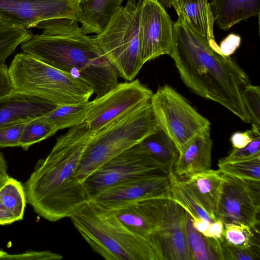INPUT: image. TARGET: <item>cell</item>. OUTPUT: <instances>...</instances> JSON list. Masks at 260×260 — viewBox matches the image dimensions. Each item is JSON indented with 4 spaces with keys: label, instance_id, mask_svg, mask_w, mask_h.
<instances>
[{
    "label": "cell",
    "instance_id": "obj_25",
    "mask_svg": "<svg viewBox=\"0 0 260 260\" xmlns=\"http://www.w3.org/2000/svg\"><path fill=\"white\" fill-rule=\"evenodd\" d=\"M90 102L56 106L43 117L58 131L71 128L84 121Z\"/></svg>",
    "mask_w": 260,
    "mask_h": 260
},
{
    "label": "cell",
    "instance_id": "obj_16",
    "mask_svg": "<svg viewBox=\"0 0 260 260\" xmlns=\"http://www.w3.org/2000/svg\"><path fill=\"white\" fill-rule=\"evenodd\" d=\"M56 106L35 95L14 90L0 98V127L44 116Z\"/></svg>",
    "mask_w": 260,
    "mask_h": 260
},
{
    "label": "cell",
    "instance_id": "obj_23",
    "mask_svg": "<svg viewBox=\"0 0 260 260\" xmlns=\"http://www.w3.org/2000/svg\"><path fill=\"white\" fill-rule=\"evenodd\" d=\"M140 144L154 159L168 170L169 173L174 171L179 153L174 143L160 127Z\"/></svg>",
    "mask_w": 260,
    "mask_h": 260
},
{
    "label": "cell",
    "instance_id": "obj_5",
    "mask_svg": "<svg viewBox=\"0 0 260 260\" xmlns=\"http://www.w3.org/2000/svg\"><path fill=\"white\" fill-rule=\"evenodd\" d=\"M159 126L150 101L135 108L95 133L83 155L78 178L83 183L107 161L140 143Z\"/></svg>",
    "mask_w": 260,
    "mask_h": 260
},
{
    "label": "cell",
    "instance_id": "obj_13",
    "mask_svg": "<svg viewBox=\"0 0 260 260\" xmlns=\"http://www.w3.org/2000/svg\"><path fill=\"white\" fill-rule=\"evenodd\" d=\"M186 215L171 197L156 198L154 236L163 260H191L186 234Z\"/></svg>",
    "mask_w": 260,
    "mask_h": 260
},
{
    "label": "cell",
    "instance_id": "obj_29",
    "mask_svg": "<svg viewBox=\"0 0 260 260\" xmlns=\"http://www.w3.org/2000/svg\"><path fill=\"white\" fill-rule=\"evenodd\" d=\"M250 227L235 223L224 224V237L230 244L243 248L259 245L256 243L255 235Z\"/></svg>",
    "mask_w": 260,
    "mask_h": 260
},
{
    "label": "cell",
    "instance_id": "obj_44",
    "mask_svg": "<svg viewBox=\"0 0 260 260\" xmlns=\"http://www.w3.org/2000/svg\"><path fill=\"white\" fill-rule=\"evenodd\" d=\"M79 3H80L82 0H75Z\"/></svg>",
    "mask_w": 260,
    "mask_h": 260
},
{
    "label": "cell",
    "instance_id": "obj_11",
    "mask_svg": "<svg viewBox=\"0 0 260 260\" xmlns=\"http://www.w3.org/2000/svg\"><path fill=\"white\" fill-rule=\"evenodd\" d=\"M215 215L225 223L242 224L256 231L259 223V181L243 180L221 173Z\"/></svg>",
    "mask_w": 260,
    "mask_h": 260
},
{
    "label": "cell",
    "instance_id": "obj_18",
    "mask_svg": "<svg viewBox=\"0 0 260 260\" xmlns=\"http://www.w3.org/2000/svg\"><path fill=\"white\" fill-rule=\"evenodd\" d=\"M221 173L210 169L193 174L182 182L214 221L221 185Z\"/></svg>",
    "mask_w": 260,
    "mask_h": 260
},
{
    "label": "cell",
    "instance_id": "obj_21",
    "mask_svg": "<svg viewBox=\"0 0 260 260\" xmlns=\"http://www.w3.org/2000/svg\"><path fill=\"white\" fill-rule=\"evenodd\" d=\"M123 0H82L77 19L83 32L99 34L121 6Z\"/></svg>",
    "mask_w": 260,
    "mask_h": 260
},
{
    "label": "cell",
    "instance_id": "obj_42",
    "mask_svg": "<svg viewBox=\"0 0 260 260\" xmlns=\"http://www.w3.org/2000/svg\"><path fill=\"white\" fill-rule=\"evenodd\" d=\"M165 8H170L176 0H158Z\"/></svg>",
    "mask_w": 260,
    "mask_h": 260
},
{
    "label": "cell",
    "instance_id": "obj_32",
    "mask_svg": "<svg viewBox=\"0 0 260 260\" xmlns=\"http://www.w3.org/2000/svg\"><path fill=\"white\" fill-rule=\"evenodd\" d=\"M260 155V135H256L248 145L241 148H233L226 156L218 162H232L249 159Z\"/></svg>",
    "mask_w": 260,
    "mask_h": 260
},
{
    "label": "cell",
    "instance_id": "obj_15",
    "mask_svg": "<svg viewBox=\"0 0 260 260\" xmlns=\"http://www.w3.org/2000/svg\"><path fill=\"white\" fill-rule=\"evenodd\" d=\"M167 175L139 177L106 189L91 199L113 209L131 203L154 198L170 197Z\"/></svg>",
    "mask_w": 260,
    "mask_h": 260
},
{
    "label": "cell",
    "instance_id": "obj_2",
    "mask_svg": "<svg viewBox=\"0 0 260 260\" xmlns=\"http://www.w3.org/2000/svg\"><path fill=\"white\" fill-rule=\"evenodd\" d=\"M95 133L84 121L71 127L57 139L46 157L37 162L23 185L26 202L40 216L51 222L70 218L90 200L78 175L84 152Z\"/></svg>",
    "mask_w": 260,
    "mask_h": 260
},
{
    "label": "cell",
    "instance_id": "obj_41",
    "mask_svg": "<svg viewBox=\"0 0 260 260\" xmlns=\"http://www.w3.org/2000/svg\"><path fill=\"white\" fill-rule=\"evenodd\" d=\"M8 166L3 154L0 151V171L6 175L8 174Z\"/></svg>",
    "mask_w": 260,
    "mask_h": 260
},
{
    "label": "cell",
    "instance_id": "obj_30",
    "mask_svg": "<svg viewBox=\"0 0 260 260\" xmlns=\"http://www.w3.org/2000/svg\"><path fill=\"white\" fill-rule=\"evenodd\" d=\"M243 101L250 118L252 127L260 129V89L249 83L242 92Z\"/></svg>",
    "mask_w": 260,
    "mask_h": 260
},
{
    "label": "cell",
    "instance_id": "obj_6",
    "mask_svg": "<svg viewBox=\"0 0 260 260\" xmlns=\"http://www.w3.org/2000/svg\"><path fill=\"white\" fill-rule=\"evenodd\" d=\"M8 68L14 90L56 106L88 102L94 93L82 80L23 52L15 56Z\"/></svg>",
    "mask_w": 260,
    "mask_h": 260
},
{
    "label": "cell",
    "instance_id": "obj_7",
    "mask_svg": "<svg viewBox=\"0 0 260 260\" xmlns=\"http://www.w3.org/2000/svg\"><path fill=\"white\" fill-rule=\"evenodd\" d=\"M141 0H127L94 37L118 76L134 80L143 64L140 57Z\"/></svg>",
    "mask_w": 260,
    "mask_h": 260
},
{
    "label": "cell",
    "instance_id": "obj_12",
    "mask_svg": "<svg viewBox=\"0 0 260 260\" xmlns=\"http://www.w3.org/2000/svg\"><path fill=\"white\" fill-rule=\"evenodd\" d=\"M79 3L75 0H0V26L25 29L56 18L77 20Z\"/></svg>",
    "mask_w": 260,
    "mask_h": 260
},
{
    "label": "cell",
    "instance_id": "obj_19",
    "mask_svg": "<svg viewBox=\"0 0 260 260\" xmlns=\"http://www.w3.org/2000/svg\"><path fill=\"white\" fill-rule=\"evenodd\" d=\"M210 6L215 22L224 30L255 16L259 19V0H212Z\"/></svg>",
    "mask_w": 260,
    "mask_h": 260
},
{
    "label": "cell",
    "instance_id": "obj_4",
    "mask_svg": "<svg viewBox=\"0 0 260 260\" xmlns=\"http://www.w3.org/2000/svg\"><path fill=\"white\" fill-rule=\"evenodd\" d=\"M70 218L92 250L106 260H161L151 240L135 233L112 210L94 200Z\"/></svg>",
    "mask_w": 260,
    "mask_h": 260
},
{
    "label": "cell",
    "instance_id": "obj_24",
    "mask_svg": "<svg viewBox=\"0 0 260 260\" xmlns=\"http://www.w3.org/2000/svg\"><path fill=\"white\" fill-rule=\"evenodd\" d=\"M168 177L171 197L183 208L192 220L202 218L210 222L214 221L173 171Z\"/></svg>",
    "mask_w": 260,
    "mask_h": 260
},
{
    "label": "cell",
    "instance_id": "obj_20",
    "mask_svg": "<svg viewBox=\"0 0 260 260\" xmlns=\"http://www.w3.org/2000/svg\"><path fill=\"white\" fill-rule=\"evenodd\" d=\"M172 7L196 32L210 42L215 41V19L208 0H176Z\"/></svg>",
    "mask_w": 260,
    "mask_h": 260
},
{
    "label": "cell",
    "instance_id": "obj_28",
    "mask_svg": "<svg viewBox=\"0 0 260 260\" xmlns=\"http://www.w3.org/2000/svg\"><path fill=\"white\" fill-rule=\"evenodd\" d=\"M57 131L43 116L31 120L25 124L19 147L27 150L32 145L51 137Z\"/></svg>",
    "mask_w": 260,
    "mask_h": 260
},
{
    "label": "cell",
    "instance_id": "obj_8",
    "mask_svg": "<svg viewBox=\"0 0 260 260\" xmlns=\"http://www.w3.org/2000/svg\"><path fill=\"white\" fill-rule=\"evenodd\" d=\"M150 104L159 127L179 153L196 136L210 127L208 119L168 85L158 88L153 94Z\"/></svg>",
    "mask_w": 260,
    "mask_h": 260
},
{
    "label": "cell",
    "instance_id": "obj_37",
    "mask_svg": "<svg viewBox=\"0 0 260 260\" xmlns=\"http://www.w3.org/2000/svg\"><path fill=\"white\" fill-rule=\"evenodd\" d=\"M224 224L220 219L211 222L207 230L202 234L209 238L219 240L222 242L224 239Z\"/></svg>",
    "mask_w": 260,
    "mask_h": 260
},
{
    "label": "cell",
    "instance_id": "obj_3",
    "mask_svg": "<svg viewBox=\"0 0 260 260\" xmlns=\"http://www.w3.org/2000/svg\"><path fill=\"white\" fill-rule=\"evenodd\" d=\"M77 20L56 18L40 22L41 35L23 42V53L88 84L96 97L119 84L118 75L94 37L85 34Z\"/></svg>",
    "mask_w": 260,
    "mask_h": 260
},
{
    "label": "cell",
    "instance_id": "obj_1",
    "mask_svg": "<svg viewBox=\"0 0 260 260\" xmlns=\"http://www.w3.org/2000/svg\"><path fill=\"white\" fill-rule=\"evenodd\" d=\"M173 24L171 51L180 76L197 95L224 107L245 123L250 118L243 101V88L250 83L245 71L210 42L196 32L178 15Z\"/></svg>",
    "mask_w": 260,
    "mask_h": 260
},
{
    "label": "cell",
    "instance_id": "obj_38",
    "mask_svg": "<svg viewBox=\"0 0 260 260\" xmlns=\"http://www.w3.org/2000/svg\"><path fill=\"white\" fill-rule=\"evenodd\" d=\"M240 44V37L236 35H231L222 41L219 47L225 55L230 56L238 48Z\"/></svg>",
    "mask_w": 260,
    "mask_h": 260
},
{
    "label": "cell",
    "instance_id": "obj_14",
    "mask_svg": "<svg viewBox=\"0 0 260 260\" xmlns=\"http://www.w3.org/2000/svg\"><path fill=\"white\" fill-rule=\"evenodd\" d=\"M173 24L158 0H141L140 16V57L144 65L171 51Z\"/></svg>",
    "mask_w": 260,
    "mask_h": 260
},
{
    "label": "cell",
    "instance_id": "obj_34",
    "mask_svg": "<svg viewBox=\"0 0 260 260\" xmlns=\"http://www.w3.org/2000/svg\"><path fill=\"white\" fill-rule=\"evenodd\" d=\"M62 255L51 251H29L23 253L10 254L0 250V259L59 260Z\"/></svg>",
    "mask_w": 260,
    "mask_h": 260
},
{
    "label": "cell",
    "instance_id": "obj_33",
    "mask_svg": "<svg viewBox=\"0 0 260 260\" xmlns=\"http://www.w3.org/2000/svg\"><path fill=\"white\" fill-rule=\"evenodd\" d=\"M25 123L0 127V147H19L22 131Z\"/></svg>",
    "mask_w": 260,
    "mask_h": 260
},
{
    "label": "cell",
    "instance_id": "obj_26",
    "mask_svg": "<svg viewBox=\"0 0 260 260\" xmlns=\"http://www.w3.org/2000/svg\"><path fill=\"white\" fill-rule=\"evenodd\" d=\"M26 202L23 185L10 177L0 189V204L17 221L23 219Z\"/></svg>",
    "mask_w": 260,
    "mask_h": 260
},
{
    "label": "cell",
    "instance_id": "obj_17",
    "mask_svg": "<svg viewBox=\"0 0 260 260\" xmlns=\"http://www.w3.org/2000/svg\"><path fill=\"white\" fill-rule=\"evenodd\" d=\"M212 144L210 127L196 136L179 153L175 174L179 178H188L211 169Z\"/></svg>",
    "mask_w": 260,
    "mask_h": 260
},
{
    "label": "cell",
    "instance_id": "obj_36",
    "mask_svg": "<svg viewBox=\"0 0 260 260\" xmlns=\"http://www.w3.org/2000/svg\"><path fill=\"white\" fill-rule=\"evenodd\" d=\"M14 90L9 72L5 63H0V98L9 94Z\"/></svg>",
    "mask_w": 260,
    "mask_h": 260
},
{
    "label": "cell",
    "instance_id": "obj_31",
    "mask_svg": "<svg viewBox=\"0 0 260 260\" xmlns=\"http://www.w3.org/2000/svg\"><path fill=\"white\" fill-rule=\"evenodd\" d=\"M223 260H259V245L243 248L230 244L225 240L221 242Z\"/></svg>",
    "mask_w": 260,
    "mask_h": 260
},
{
    "label": "cell",
    "instance_id": "obj_9",
    "mask_svg": "<svg viewBox=\"0 0 260 260\" xmlns=\"http://www.w3.org/2000/svg\"><path fill=\"white\" fill-rule=\"evenodd\" d=\"M168 170L154 159L140 143L113 157L84 181L90 199L112 186L142 176L167 175Z\"/></svg>",
    "mask_w": 260,
    "mask_h": 260
},
{
    "label": "cell",
    "instance_id": "obj_40",
    "mask_svg": "<svg viewBox=\"0 0 260 260\" xmlns=\"http://www.w3.org/2000/svg\"><path fill=\"white\" fill-rule=\"evenodd\" d=\"M191 221L193 227L197 231L202 233L207 230L211 223L209 221L202 218H200L195 220H191Z\"/></svg>",
    "mask_w": 260,
    "mask_h": 260
},
{
    "label": "cell",
    "instance_id": "obj_10",
    "mask_svg": "<svg viewBox=\"0 0 260 260\" xmlns=\"http://www.w3.org/2000/svg\"><path fill=\"white\" fill-rule=\"evenodd\" d=\"M153 93L138 79L119 84L90 101L84 122L96 133L136 107L150 101Z\"/></svg>",
    "mask_w": 260,
    "mask_h": 260
},
{
    "label": "cell",
    "instance_id": "obj_22",
    "mask_svg": "<svg viewBox=\"0 0 260 260\" xmlns=\"http://www.w3.org/2000/svg\"><path fill=\"white\" fill-rule=\"evenodd\" d=\"M186 234L191 260H223L221 241L207 237L197 231L187 213Z\"/></svg>",
    "mask_w": 260,
    "mask_h": 260
},
{
    "label": "cell",
    "instance_id": "obj_43",
    "mask_svg": "<svg viewBox=\"0 0 260 260\" xmlns=\"http://www.w3.org/2000/svg\"><path fill=\"white\" fill-rule=\"evenodd\" d=\"M10 177L6 175L0 171V189L6 183Z\"/></svg>",
    "mask_w": 260,
    "mask_h": 260
},
{
    "label": "cell",
    "instance_id": "obj_27",
    "mask_svg": "<svg viewBox=\"0 0 260 260\" xmlns=\"http://www.w3.org/2000/svg\"><path fill=\"white\" fill-rule=\"evenodd\" d=\"M218 167L221 173L243 180L259 181L260 155L246 160L218 162Z\"/></svg>",
    "mask_w": 260,
    "mask_h": 260
},
{
    "label": "cell",
    "instance_id": "obj_39",
    "mask_svg": "<svg viewBox=\"0 0 260 260\" xmlns=\"http://www.w3.org/2000/svg\"><path fill=\"white\" fill-rule=\"evenodd\" d=\"M16 221L14 217L0 204V225L10 224Z\"/></svg>",
    "mask_w": 260,
    "mask_h": 260
},
{
    "label": "cell",
    "instance_id": "obj_35",
    "mask_svg": "<svg viewBox=\"0 0 260 260\" xmlns=\"http://www.w3.org/2000/svg\"><path fill=\"white\" fill-rule=\"evenodd\" d=\"M257 135H260L259 129L251 128L245 132L234 133L230 141L233 148H241L250 143Z\"/></svg>",
    "mask_w": 260,
    "mask_h": 260
}]
</instances>
